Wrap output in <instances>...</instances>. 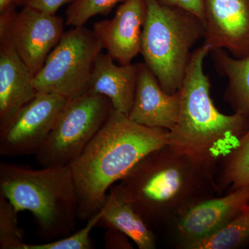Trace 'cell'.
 <instances>
[{"mask_svg":"<svg viewBox=\"0 0 249 249\" xmlns=\"http://www.w3.org/2000/svg\"><path fill=\"white\" fill-rule=\"evenodd\" d=\"M249 204V187L230 191L224 196L196 203L175 219L180 248L209 237L222 229Z\"/></svg>","mask_w":249,"mask_h":249,"instance_id":"obj_12","label":"cell"},{"mask_svg":"<svg viewBox=\"0 0 249 249\" xmlns=\"http://www.w3.org/2000/svg\"><path fill=\"white\" fill-rule=\"evenodd\" d=\"M163 4L178 6L195 15L205 24L204 0H159Z\"/></svg>","mask_w":249,"mask_h":249,"instance_id":"obj_24","label":"cell"},{"mask_svg":"<svg viewBox=\"0 0 249 249\" xmlns=\"http://www.w3.org/2000/svg\"><path fill=\"white\" fill-rule=\"evenodd\" d=\"M33 80L34 76L14 49L1 42L0 125L35 97L37 91Z\"/></svg>","mask_w":249,"mask_h":249,"instance_id":"obj_15","label":"cell"},{"mask_svg":"<svg viewBox=\"0 0 249 249\" xmlns=\"http://www.w3.org/2000/svg\"><path fill=\"white\" fill-rule=\"evenodd\" d=\"M204 45L236 58L249 55V0H204Z\"/></svg>","mask_w":249,"mask_h":249,"instance_id":"obj_10","label":"cell"},{"mask_svg":"<svg viewBox=\"0 0 249 249\" xmlns=\"http://www.w3.org/2000/svg\"><path fill=\"white\" fill-rule=\"evenodd\" d=\"M0 192L18 213L33 214L39 237L46 242L76 231L78 196L70 165L34 170L1 163Z\"/></svg>","mask_w":249,"mask_h":249,"instance_id":"obj_4","label":"cell"},{"mask_svg":"<svg viewBox=\"0 0 249 249\" xmlns=\"http://www.w3.org/2000/svg\"><path fill=\"white\" fill-rule=\"evenodd\" d=\"M0 12V40L11 47L33 76L37 74L65 31L61 17L24 6Z\"/></svg>","mask_w":249,"mask_h":249,"instance_id":"obj_8","label":"cell"},{"mask_svg":"<svg viewBox=\"0 0 249 249\" xmlns=\"http://www.w3.org/2000/svg\"><path fill=\"white\" fill-rule=\"evenodd\" d=\"M222 164L217 178L219 191L229 188L232 191L249 187V127Z\"/></svg>","mask_w":249,"mask_h":249,"instance_id":"obj_19","label":"cell"},{"mask_svg":"<svg viewBox=\"0 0 249 249\" xmlns=\"http://www.w3.org/2000/svg\"><path fill=\"white\" fill-rule=\"evenodd\" d=\"M181 107L178 90L173 94L165 92L145 62L139 63V75L129 119L154 128L172 130L176 125Z\"/></svg>","mask_w":249,"mask_h":249,"instance_id":"obj_13","label":"cell"},{"mask_svg":"<svg viewBox=\"0 0 249 249\" xmlns=\"http://www.w3.org/2000/svg\"><path fill=\"white\" fill-rule=\"evenodd\" d=\"M141 54L165 92L181 88L191 60L192 48L205 37L204 22L178 6L147 0Z\"/></svg>","mask_w":249,"mask_h":249,"instance_id":"obj_5","label":"cell"},{"mask_svg":"<svg viewBox=\"0 0 249 249\" xmlns=\"http://www.w3.org/2000/svg\"><path fill=\"white\" fill-rule=\"evenodd\" d=\"M210 52L203 44L192 53L179 89V115L170 131L168 144L178 152L217 167L237 146L249 127V119L237 113L226 115L214 106L209 78L204 70Z\"/></svg>","mask_w":249,"mask_h":249,"instance_id":"obj_3","label":"cell"},{"mask_svg":"<svg viewBox=\"0 0 249 249\" xmlns=\"http://www.w3.org/2000/svg\"><path fill=\"white\" fill-rule=\"evenodd\" d=\"M20 2H23V0H0V12Z\"/></svg>","mask_w":249,"mask_h":249,"instance_id":"obj_26","label":"cell"},{"mask_svg":"<svg viewBox=\"0 0 249 249\" xmlns=\"http://www.w3.org/2000/svg\"><path fill=\"white\" fill-rule=\"evenodd\" d=\"M109 189L132 205L152 230L219 193L215 166L168 144L142 157Z\"/></svg>","mask_w":249,"mask_h":249,"instance_id":"obj_1","label":"cell"},{"mask_svg":"<svg viewBox=\"0 0 249 249\" xmlns=\"http://www.w3.org/2000/svg\"><path fill=\"white\" fill-rule=\"evenodd\" d=\"M249 245V204L222 229L196 242L186 249H237Z\"/></svg>","mask_w":249,"mask_h":249,"instance_id":"obj_18","label":"cell"},{"mask_svg":"<svg viewBox=\"0 0 249 249\" xmlns=\"http://www.w3.org/2000/svg\"><path fill=\"white\" fill-rule=\"evenodd\" d=\"M113 107L106 96L87 93L69 99L44 143L35 153L42 167L66 166L101 130Z\"/></svg>","mask_w":249,"mask_h":249,"instance_id":"obj_6","label":"cell"},{"mask_svg":"<svg viewBox=\"0 0 249 249\" xmlns=\"http://www.w3.org/2000/svg\"><path fill=\"white\" fill-rule=\"evenodd\" d=\"M105 236L106 247L108 249H130L127 236L116 229H108ZM129 238V237H128Z\"/></svg>","mask_w":249,"mask_h":249,"instance_id":"obj_25","label":"cell"},{"mask_svg":"<svg viewBox=\"0 0 249 249\" xmlns=\"http://www.w3.org/2000/svg\"><path fill=\"white\" fill-rule=\"evenodd\" d=\"M103 214L97 224L106 229H116L127 236L139 249H155L153 231L132 205L123 200L112 190H109Z\"/></svg>","mask_w":249,"mask_h":249,"instance_id":"obj_16","label":"cell"},{"mask_svg":"<svg viewBox=\"0 0 249 249\" xmlns=\"http://www.w3.org/2000/svg\"><path fill=\"white\" fill-rule=\"evenodd\" d=\"M68 100L55 93L37 91L35 97L0 125V155H35L52 132Z\"/></svg>","mask_w":249,"mask_h":249,"instance_id":"obj_9","label":"cell"},{"mask_svg":"<svg viewBox=\"0 0 249 249\" xmlns=\"http://www.w3.org/2000/svg\"><path fill=\"white\" fill-rule=\"evenodd\" d=\"M103 50L93 30L83 26L65 31L34 76L36 90L67 99L85 94L95 61Z\"/></svg>","mask_w":249,"mask_h":249,"instance_id":"obj_7","label":"cell"},{"mask_svg":"<svg viewBox=\"0 0 249 249\" xmlns=\"http://www.w3.org/2000/svg\"><path fill=\"white\" fill-rule=\"evenodd\" d=\"M103 209L87 221L86 225L71 235L52 242L38 245L25 244L23 249H92L94 244L90 235L93 228L97 227L103 214Z\"/></svg>","mask_w":249,"mask_h":249,"instance_id":"obj_21","label":"cell"},{"mask_svg":"<svg viewBox=\"0 0 249 249\" xmlns=\"http://www.w3.org/2000/svg\"><path fill=\"white\" fill-rule=\"evenodd\" d=\"M147 0H124L114 17L96 22L92 30L103 49L119 65L132 64L141 53Z\"/></svg>","mask_w":249,"mask_h":249,"instance_id":"obj_11","label":"cell"},{"mask_svg":"<svg viewBox=\"0 0 249 249\" xmlns=\"http://www.w3.org/2000/svg\"><path fill=\"white\" fill-rule=\"evenodd\" d=\"M114 62L107 53L98 55L88 93L106 96L114 109L128 116L137 89L139 63L117 65Z\"/></svg>","mask_w":249,"mask_h":249,"instance_id":"obj_14","label":"cell"},{"mask_svg":"<svg viewBox=\"0 0 249 249\" xmlns=\"http://www.w3.org/2000/svg\"><path fill=\"white\" fill-rule=\"evenodd\" d=\"M210 53L219 74L228 80L224 99L235 113L249 119V55L236 58L223 49H213Z\"/></svg>","mask_w":249,"mask_h":249,"instance_id":"obj_17","label":"cell"},{"mask_svg":"<svg viewBox=\"0 0 249 249\" xmlns=\"http://www.w3.org/2000/svg\"><path fill=\"white\" fill-rule=\"evenodd\" d=\"M77 0H24V6H29L45 14L55 15L64 5H71Z\"/></svg>","mask_w":249,"mask_h":249,"instance_id":"obj_23","label":"cell"},{"mask_svg":"<svg viewBox=\"0 0 249 249\" xmlns=\"http://www.w3.org/2000/svg\"><path fill=\"white\" fill-rule=\"evenodd\" d=\"M170 131L134 122L113 108L106 124L70 163L78 196V219L99 212L107 191L150 152L166 145Z\"/></svg>","mask_w":249,"mask_h":249,"instance_id":"obj_2","label":"cell"},{"mask_svg":"<svg viewBox=\"0 0 249 249\" xmlns=\"http://www.w3.org/2000/svg\"><path fill=\"white\" fill-rule=\"evenodd\" d=\"M124 0H77L66 11V24L73 27H83L97 15H107L119 3Z\"/></svg>","mask_w":249,"mask_h":249,"instance_id":"obj_22","label":"cell"},{"mask_svg":"<svg viewBox=\"0 0 249 249\" xmlns=\"http://www.w3.org/2000/svg\"><path fill=\"white\" fill-rule=\"evenodd\" d=\"M18 212L0 192V249H23L24 234L18 222Z\"/></svg>","mask_w":249,"mask_h":249,"instance_id":"obj_20","label":"cell"}]
</instances>
